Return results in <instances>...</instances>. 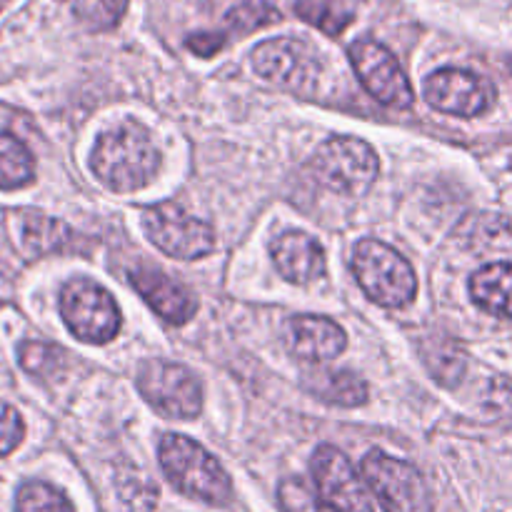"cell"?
Listing matches in <instances>:
<instances>
[{
	"instance_id": "6da1fadb",
	"label": "cell",
	"mask_w": 512,
	"mask_h": 512,
	"mask_svg": "<svg viewBox=\"0 0 512 512\" xmlns=\"http://www.w3.org/2000/svg\"><path fill=\"white\" fill-rule=\"evenodd\" d=\"M93 170L115 193H133L153 183L160 168V150L143 125L125 120L105 130L93 148Z\"/></svg>"
},
{
	"instance_id": "7a4b0ae2",
	"label": "cell",
	"mask_w": 512,
	"mask_h": 512,
	"mask_svg": "<svg viewBox=\"0 0 512 512\" xmlns=\"http://www.w3.org/2000/svg\"><path fill=\"white\" fill-rule=\"evenodd\" d=\"M160 468L178 493L208 505H228L233 483L223 465L195 440L168 433L158 445Z\"/></svg>"
},
{
	"instance_id": "3957f363",
	"label": "cell",
	"mask_w": 512,
	"mask_h": 512,
	"mask_svg": "<svg viewBox=\"0 0 512 512\" xmlns=\"http://www.w3.org/2000/svg\"><path fill=\"white\" fill-rule=\"evenodd\" d=\"M353 275L363 293L383 308H405L418 293L408 260L380 240H360L353 255Z\"/></svg>"
},
{
	"instance_id": "277c9868",
	"label": "cell",
	"mask_w": 512,
	"mask_h": 512,
	"mask_svg": "<svg viewBox=\"0 0 512 512\" xmlns=\"http://www.w3.org/2000/svg\"><path fill=\"white\" fill-rule=\"evenodd\" d=\"M360 470L385 512H433V498L423 475L405 460L370 450Z\"/></svg>"
},
{
	"instance_id": "5b68a950",
	"label": "cell",
	"mask_w": 512,
	"mask_h": 512,
	"mask_svg": "<svg viewBox=\"0 0 512 512\" xmlns=\"http://www.w3.org/2000/svg\"><path fill=\"white\" fill-rule=\"evenodd\" d=\"M310 168L320 185L358 198L378 178V155L360 138H333L320 145Z\"/></svg>"
},
{
	"instance_id": "8992f818",
	"label": "cell",
	"mask_w": 512,
	"mask_h": 512,
	"mask_svg": "<svg viewBox=\"0 0 512 512\" xmlns=\"http://www.w3.org/2000/svg\"><path fill=\"white\" fill-rule=\"evenodd\" d=\"M60 315L75 338L110 343L120 330V310L105 288L93 280H70L60 293Z\"/></svg>"
},
{
	"instance_id": "52a82bcc",
	"label": "cell",
	"mask_w": 512,
	"mask_h": 512,
	"mask_svg": "<svg viewBox=\"0 0 512 512\" xmlns=\"http://www.w3.org/2000/svg\"><path fill=\"white\" fill-rule=\"evenodd\" d=\"M138 390L165 418L190 420L203 410L200 380L185 365L148 360L138 370Z\"/></svg>"
},
{
	"instance_id": "ba28073f",
	"label": "cell",
	"mask_w": 512,
	"mask_h": 512,
	"mask_svg": "<svg viewBox=\"0 0 512 512\" xmlns=\"http://www.w3.org/2000/svg\"><path fill=\"white\" fill-rule=\"evenodd\" d=\"M143 230L150 243L170 258L195 260L215 250L213 228L188 215L175 203H163L145 210Z\"/></svg>"
},
{
	"instance_id": "9c48e42d",
	"label": "cell",
	"mask_w": 512,
	"mask_h": 512,
	"mask_svg": "<svg viewBox=\"0 0 512 512\" xmlns=\"http://www.w3.org/2000/svg\"><path fill=\"white\" fill-rule=\"evenodd\" d=\"M253 68L280 88L313 95L320 83V60L313 50L295 38L265 40L253 50Z\"/></svg>"
},
{
	"instance_id": "30bf717a",
	"label": "cell",
	"mask_w": 512,
	"mask_h": 512,
	"mask_svg": "<svg viewBox=\"0 0 512 512\" xmlns=\"http://www.w3.org/2000/svg\"><path fill=\"white\" fill-rule=\"evenodd\" d=\"M348 55L358 80L378 103L390 105V108H408V105H413V88H410L398 58L385 45L368 38L355 40L350 45Z\"/></svg>"
},
{
	"instance_id": "8fae6325",
	"label": "cell",
	"mask_w": 512,
	"mask_h": 512,
	"mask_svg": "<svg viewBox=\"0 0 512 512\" xmlns=\"http://www.w3.org/2000/svg\"><path fill=\"white\" fill-rule=\"evenodd\" d=\"M310 470L318 495L333 512H375L368 483L358 478L350 460L338 448L323 445L315 450Z\"/></svg>"
},
{
	"instance_id": "7c38bea8",
	"label": "cell",
	"mask_w": 512,
	"mask_h": 512,
	"mask_svg": "<svg viewBox=\"0 0 512 512\" xmlns=\"http://www.w3.org/2000/svg\"><path fill=\"white\" fill-rule=\"evenodd\" d=\"M423 95L435 110L460 118H478L495 103V88L483 75L460 68H443L430 75Z\"/></svg>"
},
{
	"instance_id": "4fadbf2b",
	"label": "cell",
	"mask_w": 512,
	"mask_h": 512,
	"mask_svg": "<svg viewBox=\"0 0 512 512\" xmlns=\"http://www.w3.org/2000/svg\"><path fill=\"white\" fill-rule=\"evenodd\" d=\"M285 340L295 358L308 363H330L348 345L345 330L335 320L318 315H298L285 328Z\"/></svg>"
},
{
	"instance_id": "5bb4252c",
	"label": "cell",
	"mask_w": 512,
	"mask_h": 512,
	"mask_svg": "<svg viewBox=\"0 0 512 512\" xmlns=\"http://www.w3.org/2000/svg\"><path fill=\"white\" fill-rule=\"evenodd\" d=\"M130 285L143 295L145 303L163 320L175 325L188 323L198 310V300L183 283L173 280L160 270L138 268L130 270Z\"/></svg>"
},
{
	"instance_id": "9a60e30c",
	"label": "cell",
	"mask_w": 512,
	"mask_h": 512,
	"mask_svg": "<svg viewBox=\"0 0 512 512\" xmlns=\"http://www.w3.org/2000/svg\"><path fill=\"white\" fill-rule=\"evenodd\" d=\"M270 255H273V263L278 268V273L285 280H290V283L308 285L325 273L323 248L308 233L288 230V233L278 235L270 243Z\"/></svg>"
},
{
	"instance_id": "2e32d148",
	"label": "cell",
	"mask_w": 512,
	"mask_h": 512,
	"mask_svg": "<svg viewBox=\"0 0 512 512\" xmlns=\"http://www.w3.org/2000/svg\"><path fill=\"white\" fill-rule=\"evenodd\" d=\"M475 305L498 318H512V265L490 263L470 278Z\"/></svg>"
},
{
	"instance_id": "e0dca14e",
	"label": "cell",
	"mask_w": 512,
	"mask_h": 512,
	"mask_svg": "<svg viewBox=\"0 0 512 512\" xmlns=\"http://www.w3.org/2000/svg\"><path fill=\"white\" fill-rule=\"evenodd\" d=\"M305 388L320 400L338 408H358L368 400V385L360 375L350 370H318V373L305 375Z\"/></svg>"
},
{
	"instance_id": "ac0fdd59",
	"label": "cell",
	"mask_w": 512,
	"mask_h": 512,
	"mask_svg": "<svg viewBox=\"0 0 512 512\" xmlns=\"http://www.w3.org/2000/svg\"><path fill=\"white\" fill-rule=\"evenodd\" d=\"M425 365H428L430 375L438 380L445 388H453L463 380L465 370H468V355L463 353L455 340L450 338H430L420 345Z\"/></svg>"
},
{
	"instance_id": "d6986e66",
	"label": "cell",
	"mask_w": 512,
	"mask_h": 512,
	"mask_svg": "<svg viewBox=\"0 0 512 512\" xmlns=\"http://www.w3.org/2000/svg\"><path fill=\"white\" fill-rule=\"evenodd\" d=\"M35 163L30 150L10 133H0V188L15 190L33 180Z\"/></svg>"
},
{
	"instance_id": "ffe728a7",
	"label": "cell",
	"mask_w": 512,
	"mask_h": 512,
	"mask_svg": "<svg viewBox=\"0 0 512 512\" xmlns=\"http://www.w3.org/2000/svg\"><path fill=\"white\" fill-rule=\"evenodd\" d=\"M295 13L328 35H340L353 23L355 10L348 0H298Z\"/></svg>"
},
{
	"instance_id": "44dd1931",
	"label": "cell",
	"mask_w": 512,
	"mask_h": 512,
	"mask_svg": "<svg viewBox=\"0 0 512 512\" xmlns=\"http://www.w3.org/2000/svg\"><path fill=\"white\" fill-rule=\"evenodd\" d=\"M280 20H283V15L268 0H243L225 15V25L235 35H248L253 30L265 28V25L280 23Z\"/></svg>"
},
{
	"instance_id": "7402d4cb",
	"label": "cell",
	"mask_w": 512,
	"mask_h": 512,
	"mask_svg": "<svg viewBox=\"0 0 512 512\" xmlns=\"http://www.w3.org/2000/svg\"><path fill=\"white\" fill-rule=\"evenodd\" d=\"M70 3L80 25L93 33L115 28L128 10V0H70Z\"/></svg>"
},
{
	"instance_id": "603a6c76",
	"label": "cell",
	"mask_w": 512,
	"mask_h": 512,
	"mask_svg": "<svg viewBox=\"0 0 512 512\" xmlns=\"http://www.w3.org/2000/svg\"><path fill=\"white\" fill-rule=\"evenodd\" d=\"M15 512H75L70 500L58 488L40 480H30L18 490Z\"/></svg>"
},
{
	"instance_id": "cb8c5ba5",
	"label": "cell",
	"mask_w": 512,
	"mask_h": 512,
	"mask_svg": "<svg viewBox=\"0 0 512 512\" xmlns=\"http://www.w3.org/2000/svg\"><path fill=\"white\" fill-rule=\"evenodd\" d=\"M23 370L35 378H55L65 365V353L48 343H23L18 350Z\"/></svg>"
},
{
	"instance_id": "d4e9b609",
	"label": "cell",
	"mask_w": 512,
	"mask_h": 512,
	"mask_svg": "<svg viewBox=\"0 0 512 512\" xmlns=\"http://www.w3.org/2000/svg\"><path fill=\"white\" fill-rule=\"evenodd\" d=\"M278 503L283 512H333L318 493H313L303 480L295 478L280 483Z\"/></svg>"
},
{
	"instance_id": "484cf974",
	"label": "cell",
	"mask_w": 512,
	"mask_h": 512,
	"mask_svg": "<svg viewBox=\"0 0 512 512\" xmlns=\"http://www.w3.org/2000/svg\"><path fill=\"white\" fill-rule=\"evenodd\" d=\"M25 435L23 418L18 415V410L10 408L8 403H0V458L10 455L20 445Z\"/></svg>"
},
{
	"instance_id": "4316f807",
	"label": "cell",
	"mask_w": 512,
	"mask_h": 512,
	"mask_svg": "<svg viewBox=\"0 0 512 512\" xmlns=\"http://www.w3.org/2000/svg\"><path fill=\"white\" fill-rule=\"evenodd\" d=\"M485 405L495 418L512 420V380L510 378H495L490 383L488 395H485Z\"/></svg>"
},
{
	"instance_id": "83f0119b",
	"label": "cell",
	"mask_w": 512,
	"mask_h": 512,
	"mask_svg": "<svg viewBox=\"0 0 512 512\" xmlns=\"http://www.w3.org/2000/svg\"><path fill=\"white\" fill-rule=\"evenodd\" d=\"M190 50L200 58H213L215 53L225 48V35L223 33H195L185 40Z\"/></svg>"
},
{
	"instance_id": "f1b7e54d",
	"label": "cell",
	"mask_w": 512,
	"mask_h": 512,
	"mask_svg": "<svg viewBox=\"0 0 512 512\" xmlns=\"http://www.w3.org/2000/svg\"><path fill=\"white\" fill-rule=\"evenodd\" d=\"M5 3H8V0H0V8H3V5H5Z\"/></svg>"
}]
</instances>
